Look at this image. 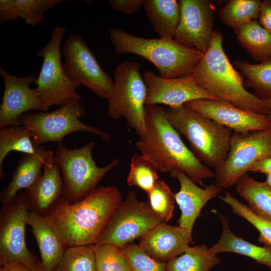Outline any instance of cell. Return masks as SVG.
<instances>
[{
	"label": "cell",
	"instance_id": "6da1fadb",
	"mask_svg": "<svg viewBox=\"0 0 271 271\" xmlns=\"http://www.w3.org/2000/svg\"><path fill=\"white\" fill-rule=\"evenodd\" d=\"M122 201L116 187L101 186L73 203L61 196L45 216L67 247L95 244Z\"/></svg>",
	"mask_w": 271,
	"mask_h": 271
},
{
	"label": "cell",
	"instance_id": "7a4b0ae2",
	"mask_svg": "<svg viewBox=\"0 0 271 271\" xmlns=\"http://www.w3.org/2000/svg\"><path fill=\"white\" fill-rule=\"evenodd\" d=\"M146 131L136 142L141 154L151 161L161 173L178 170L194 183L204 187L203 180L215 174L194 156L182 141L180 133L167 119L159 105L145 107Z\"/></svg>",
	"mask_w": 271,
	"mask_h": 271
},
{
	"label": "cell",
	"instance_id": "3957f363",
	"mask_svg": "<svg viewBox=\"0 0 271 271\" xmlns=\"http://www.w3.org/2000/svg\"><path fill=\"white\" fill-rule=\"evenodd\" d=\"M223 38L220 32L214 31L208 48L193 71L197 83L219 99L244 110L267 115L269 108L266 100L246 90L242 75L224 51Z\"/></svg>",
	"mask_w": 271,
	"mask_h": 271
},
{
	"label": "cell",
	"instance_id": "277c9868",
	"mask_svg": "<svg viewBox=\"0 0 271 271\" xmlns=\"http://www.w3.org/2000/svg\"><path fill=\"white\" fill-rule=\"evenodd\" d=\"M109 37L116 54L140 56L152 63L159 76L166 78L192 73L204 54L183 46L174 39L142 38L117 28L110 30Z\"/></svg>",
	"mask_w": 271,
	"mask_h": 271
},
{
	"label": "cell",
	"instance_id": "5b68a950",
	"mask_svg": "<svg viewBox=\"0 0 271 271\" xmlns=\"http://www.w3.org/2000/svg\"><path fill=\"white\" fill-rule=\"evenodd\" d=\"M171 125L189 143L194 156L216 168L227 158L233 131L185 106L165 109Z\"/></svg>",
	"mask_w": 271,
	"mask_h": 271
},
{
	"label": "cell",
	"instance_id": "8992f818",
	"mask_svg": "<svg viewBox=\"0 0 271 271\" xmlns=\"http://www.w3.org/2000/svg\"><path fill=\"white\" fill-rule=\"evenodd\" d=\"M94 146L93 142H90L80 148L69 149L60 145L54 153L63 179L62 197L69 203L86 197L119 164V160L115 159L103 167L97 166L92 157Z\"/></svg>",
	"mask_w": 271,
	"mask_h": 271
},
{
	"label": "cell",
	"instance_id": "52a82bcc",
	"mask_svg": "<svg viewBox=\"0 0 271 271\" xmlns=\"http://www.w3.org/2000/svg\"><path fill=\"white\" fill-rule=\"evenodd\" d=\"M141 65L126 61L119 64L113 73L111 92L107 98V113L113 119L123 118L141 136L146 131L145 102L147 86L140 70Z\"/></svg>",
	"mask_w": 271,
	"mask_h": 271
},
{
	"label": "cell",
	"instance_id": "ba28073f",
	"mask_svg": "<svg viewBox=\"0 0 271 271\" xmlns=\"http://www.w3.org/2000/svg\"><path fill=\"white\" fill-rule=\"evenodd\" d=\"M65 32L64 27H55L49 41L37 53L43 61L35 89L45 111L54 105L61 106L81 99L76 91L79 85L67 76L61 62V47Z\"/></svg>",
	"mask_w": 271,
	"mask_h": 271
},
{
	"label": "cell",
	"instance_id": "9c48e42d",
	"mask_svg": "<svg viewBox=\"0 0 271 271\" xmlns=\"http://www.w3.org/2000/svg\"><path fill=\"white\" fill-rule=\"evenodd\" d=\"M85 115L84 106L80 101H74L50 112L24 113L19 117V121L21 125L30 129L33 142L36 146L49 142L62 145L66 136L76 131L96 134L109 142L112 139L110 134L80 120V118Z\"/></svg>",
	"mask_w": 271,
	"mask_h": 271
},
{
	"label": "cell",
	"instance_id": "30bf717a",
	"mask_svg": "<svg viewBox=\"0 0 271 271\" xmlns=\"http://www.w3.org/2000/svg\"><path fill=\"white\" fill-rule=\"evenodd\" d=\"M271 157V127L242 133L233 131L226 159L215 168L216 184L227 189L258 161Z\"/></svg>",
	"mask_w": 271,
	"mask_h": 271
},
{
	"label": "cell",
	"instance_id": "8fae6325",
	"mask_svg": "<svg viewBox=\"0 0 271 271\" xmlns=\"http://www.w3.org/2000/svg\"><path fill=\"white\" fill-rule=\"evenodd\" d=\"M164 222L149 203L130 191L117 207L95 244H110L122 248Z\"/></svg>",
	"mask_w": 271,
	"mask_h": 271
},
{
	"label": "cell",
	"instance_id": "7c38bea8",
	"mask_svg": "<svg viewBox=\"0 0 271 271\" xmlns=\"http://www.w3.org/2000/svg\"><path fill=\"white\" fill-rule=\"evenodd\" d=\"M30 211L25 192L10 202L2 204L0 212V265L22 262L30 265L39 260L25 241V228Z\"/></svg>",
	"mask_w": 271,
	"mask_h": 271
},
{
	"label": "cell",
	"instance_id": "4fadbf2b",
	"mask_svg": "<svg viewBox=\"0 0 271 271\" xmlns=\"http://www.w3.org/2000/svg\"><path fill=\"white\" fill-rule=\"evenodd\" d=\"M63 68L67 76L79 85L88 87L98 97L109 96L113 81L101 68L81 35L71 33L62 47Z\"/></svg>",
	"mask_w": 271,
	"mask_h": 271
},
{
	"label": "cell",
	"instance_id": "5bb4252c",
	"mask_svg": "<svg viewBox=\"0 0 271 271\" xmlns=\"http://www.w3.org/2000/svg\"><path fill=\"white\" fill-rule=\"evenodd\" d=\"M180 19L174 39L186 47L204 53L214 31L215 9L209 0H180Z\"/></svg>",
	"mask_w": 271,
	"mask_h": 271
},
{
	"label": "cell",
	"instance_id": "9a60e30c",
	"mask_svg": "<svg viewBox=\"0 0 271 271\" xmlns=\"http://www.w3.org/2000/svg\"><path fill=\"white\" fill-rule=\"evenodd\" d=\"M143 78L147 86L146 106L163 104L175 107L194 100H220L202 88L193 73L178 78H166L147 70Z\"/></svg>",
	"mask_w": 271,
	"mask_h": 271
},
{
	"label": "cell",
	"instance_id": "2e32d148",
	"mask_svg": "<svg viewBox=\"0 0 271 271\" xmlns=\"http://www.w3.org/2000/svg\"><path fill=\"white\" fill-rule=\"evenodd\" d=\"M0 75L4 84V93L0 105V128L21 125L19 117L31 110L45 111L42 101L31 85L37 77L12 75L0 67Z\"/></svg>",
	"mask_w": 271,
	"mask_h": 271
},
{
	"label": "cell",
	"instance_id": "e0dca14e",
	"mask_svg": "<svg viewBox=\"0 0 271 271\" xmlns=\"http://www.w3.org/2000/svg\"><path fill=\"white\" fill-rule=\"evenodd\" d=\"M184 105L234 132L246 133L271 127L267 115L242 109L225 100L197 99Z\"/></svg>",
	"mask_w": 271,
	"mask_h": 271
},
{
	"label": "cell",
	"instance_id": "ac0fdd59",
	"mask_svg": "<svg viewBox=\"0 0 271 271\" xmlns=\"http://www.w3.org/2000/svg\"><path fill=\"white\" fill-rule=\"evenodd\" d=\"M193 242L192 233L163 222L142 236L138 245L155 260L167 263L183 254Z\"/></svg>",
	"mask_w": 271,
	"mask_h": 271
},
{
	"label": "cell",
	"instance_id": "d6986e66",
	"mask_svg": "<svg viewBox=\"0 0 271 271\" xmlns=\"http://www.w3.org/2000/svg\"><path fill=\"white\" fill-rule=\"evenodd\" d=\"M170 174L177 178L180 184V190L175 193V201L181 211L178 226L192 233L194 224L202 209L209 200L220 194L221 188L216 183L201 188L180 171L175 170Z\"/></svg>",
	"mask_w": 271,
	"mask_h": 271
},
{
	"label": "cell",
	"instance_id": "ffe728a7",
	"mask_svg": "<svg viewBox=\"0 0 271 271\" xmlns=\"http://www.w3.org/2000/svg\"><path fill=\"white\" fill-rule=\"evenodd\" d=\"M43 170L37 181L25 192L30 211L45 216L53 204L62 196L63 179L54 156L44 164Z\"/></svg>",
	"mask_w": 271,
	"mask_h": 271
},
{
	"label": "cell",
	"instance_id": "44dd1931",
	"mask_svg": "<svg viewBox=\"0 0 271 271\" xmlns=\"http://www.w3.org/2000/svg\"><path fill=\"white\" fill-rule=\"evenodd\" d=\"M28 224L38 244L44 271H54L67 247L46 216L30 211Z\"/></svg>",
	"mask_w": 271,
	"mask_h": 271
},
{
	"label": "cell",
	"instance_id": "7402d4cb",
	"mask_svg": "<svg viewBox=\"0 0 271 271\" xmlns=\"http://www.w3.org/2000/svg\"><path fill=\"white\" fill-rule=\"evenodd\" d=\"M54 156L53 152L44 146H40L36 154H24L19 160L11 181L1 191L2 204L12 200L21 189H27L32 186L41 175V169L44 164Z\"/></svg>",
	"mask_w": 271,
	"mask_h": 271
},
{
	"label": "cell",
	"instance_id": "603a6c76",
	"mask_svg": "<svg viewBox=\"0 0 271 271\" xmlns=\"http://www.w3.org/2000/svg\"><path fill=\"white\" fill-rule=\"evenodd\" d=\"M222 230L218 241L209 248L216 254L221 252H232L249 257L256 262L271 269V247L259 246L250 243L235 235L230 230L229 221L219 213Z\"/></svg>",
	"mask_w": 271,
	"mask_h": 271
},
{
	"label": "cell",
	"instance_id": "cb8c5ba5",
	"mask_svg": "<svg viewBox=\"0 0 271 271\" xmlns=\"http://www.w3.org/2000/svg\"><path fill=\"white\" fill-rule=\"evenodd\" d=\"M65 0H1L0 23L16 21L18 19L32 27L43 22L44 15L56 5Z\"/></svg>",
	"mask_w": 271,
	"mask_h": 271
},
{
	"label": "cell",
	"instance_id": "d4e9b609",
	"mask_svg": "<svg viewBox=\"0 0 271 271\" xmlns=\"http://www.w3.org/2000/svg\"><path fill=\"white\" fill-rule=\"evenodd\" d=\"M146 14L159 38L174 39L180 19V7L176 0H144Z\"/></svg>",
	"mask_w": 271,
	"mask_h": 271
},
{
	"label": "cell",
	"instance_id": "484cf974",
	"mask_svg": "<svg viewBox=\"0 0 271 271\" xmlns=\"http://www.w3.org/2000/svg\"><path fill=\"white\" fill-rule=\"evenodd\" d=\"M235 190L255 214L271 221V189L247 173L236 183Z\"/></svg>",
	"mask_w": 271,
	"mask_h": 271
},
{
	"label": "cell",
	"instance_id": "4316f807",
	"mask_svg": "<svg viewBox=\"0 0 271 271\" xmlns=\"http://www.w3.org/2000/svg\"><path fill=\"white\" fill-rule=\"evenodd\" d=\"M40 146L33 142L30 129L24 125L1 128L0 129V179L6 175L3 170L5 158L11 152L15 151L27 154L38 153Z\"/></svg>",
	"mask_w": 271,
	"mask_h": 271
},
{
	"label": "cell",
	"instance_id": "83f0119b",
	"mask_svg": "<svg viewBox=\"0 0 271 271\" xmlns=\"http://www.w3.org/2000/svg\"><path fill=\"white\" fill-rule=\"evenodd\" d=\"M220 262L205 244L189 246L182 254L167 262L168 271H210Z\"/></svg>",
	"mask_w": 271,
	"mask_h": 271
},
{
	"label": "cell",
	"instance_id": "f1b7e54d",
	"mask_svg": "<svg viewBox=\"0 0 271 271\" xmlns=\"http://www.w3.org/2000/svg\"><path fill=\"white\" fill-rule=\"evenodd\" d=\"M236 34L238 41L255 61L271 58V34L257 21L245 25Z\"/></svg>",
	"mask_w": 271,
	"mask_h": 271
},
{
	"label": "cell",
	"instance_id": "f546056e",
	"mask_svg": "<svg viewBox=\"0 0 271 271\" xmlns=\"http://www.w3.org/2000/svg\"><path fill=\"white\" fill-rule=\"evenodd\" d=\"M233 64L245 78V89L252 88L261 99L271 98V58L257 64L241 60H235Z\"/></svg>",
	"mask_w": 271,
	"mask_h": 271
},
{
	"label": "cell",
	"instance_id": "4dcf8cb0",
	"mask_svg": "<svg viewBox=\"0 0 271 271\" xmlns=\"http://www.w3.org/2000/svg\"><path fill=\"white\" fill-rule=\"evenodd\" d=\"M261 5L259 0H230L217 14L220 21L237 34L243 26L259 18Z\"/></svg>",
	"mask_w": 271,
	"mask_h": 271
},
{
	"label": "cell",
	"instance_id": "1f68e13d",
	"mask_svg": "<svg viewBox=\"0 0 271 271\" xmlns=\"http://www.w3.org/2000/svg\"><path fill=\"white\" fill-rule=\"evenodd\" d=\"M156 166L141 154H134L131 158L126 183L149 194L159 180Z\"/></svg>",
	"mask_w": 271,
	"mask_h": 271
},
{
	"label": "cell",
	"instance_id": "d6a6232c",
	"mask_svg": "<svg viewBox=\"0 0 271 271\" xmlns=\"http://www.w3.org/2000/svg\"><path fill=\"white\" fill-rule=\"evenodd\" d=\"M94 245L67 247L54 271H96Z\"/></svg>",
	"mask_w": 271,
	"mask_h": 271
},
{
	"label": "cell",
	"instance_id": "836d02e7",
	"mask_svg": "<svg viewBox=\"0 0 271 271\" xmlns=\"http://www.w3.org/2000/svg\"><path fill=\"white\" fill-rule=\"evenodd\" d=\"M219 198L227 204L232 212L251 223L259 232L258 240L263 245L271 247V221L254 213L248 206L241 203L231 193L223 191Z\"/></svg>",
	"mask_w": 271,
	"mask_h": 271
},
{
	"label": "cell",
	"instance_id": "e575fe53",
	"mask_svg": "<svg viewBox=\"0 0 271 271\" xmlns=\"http://www.w3.org/2000/svg\"><path fill=\"white\" fill-rule=\"evenodd\" d=\"M94 246L96 271H131L121 248L110 244Z\"/></svg>",
	"mask_w": 271,
	"mask_h": 271
},
{
	"label": "cell",
	"instance_id": "d590c367",
	"mask_svg": "<svg viewBox=\"0 0 271 271\" xmlns=\"http://www.w3.org/2000/svg\"><path fill=\"white\" fill-rule=\"evenodd\" d=\"M148 195L152 209L164 222H168L173 216L175 202V194L170 188L164 181L159 180Z\"/></svg>",
	"mask_w": 271,
	"mask_h": 271
},
{
	"label": "cell",
	"instance_id": "8d00e7d4",
	"mask_svg": "<svg viewBox=\"0 0 271 271\" xmlns=\"http://www.w3.org/2000/svg\"><path fill=\"white\" fill-rule=\"evenodd\" d=\"M131 271H168L167 263L158 261L139 245L127 244L122 248Z\"/></svg>",
	"mask_w": 271,
	"mask_h": 271
},
{
	"label": "cell",
	"instance_id": "74e56055",
	"mask_svg": "<svg viewBox=\"0 0 271 271\" xmlns=\"http://www.w3.org/2000/svg\"><path fill=\"white\" fill-rule=\"evenodd\" d=\"M110 7L115 12L132 15L143 7L144 0H109Z\"/></svg>",
	"mask_w": 271,
	"mask_h": 271
},
{
	"label": "cell",
	"instance_id": "f35d334b",
	"mask_svg": "<svg viewBox=\"0 0 271 271\" xmlns=\"http://www.w3.org/2000/svg\"><path fill=\"white\" fill-rule=\"evenodd\" d=\"M258 19L260 25L271 34V0L261 2Z\"/></svg>",
	"mask_w": 271,
	"mask_h": 271
},
{
	"label": "cell",
	"instance_id": "ab89813d",
	"mask_svg": "<svg viewBox=\"0 0 271 271\" xmlns=\"http://www.w3.org/2000/svg\"><path fill=\"white\" fill-rule=\"evenodd\" d=\"M1 271H44L41 261L30 265L22 262H13L1 267Z\"/></svg>",
	"mask_w": 271,
	"mask_h": 271
},
{
	"label": "cell",
	"instance_id": "60d3db41",
	"mask_svg": "<svg viewBox=\"0 0 271 271\" xmlns=\"http://www.w3.org/2000/svg\"><path fill=\"white\" fill-rule=\"evenodd\" d=\"M249 171L261 173L266 175L271 174V157L265 158L255 163Z\"/></svg>",
	"mask_w": 271,
	"mask_h": 271
},
{
	"label": "cell",
	"instance_id": "b9f144b4",
	"mask_svg": "<svg viewBox=\"0 0 271 271\" xmlns=\"http://www.w3.org/2000/svg\"><path fill=\"white\" fill-rule=\"evenodd\" d=\"M264 183L271 189V174L267 175Z\"/></svg>",
	"mask_w": 271,
	"mask_h": 271
},
{
	"label": "cell",
	"instance_id": "7bdbcfd3",
	"mask_svg": "<svg viewBox=\"0 0 271 271\" xmlns=\"http://www.w3.org/2000/svg\"><path fill=\"white\" fill-rule=\"evenodd\" d=\"M269 108V112L267 115L271 119V98L268 99H265Z\"/></svg>",
	"mask_w": 271,
	"mask_h": 271
}]
</instances>
